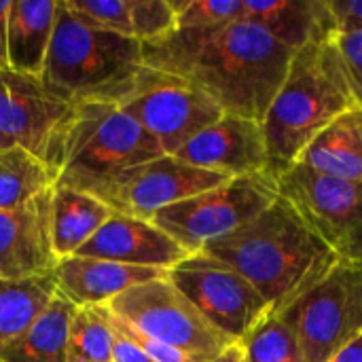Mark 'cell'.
<instances>
[{
    "instance_id": "7c38bea8",
    "label": "cell",
    "mask_w": 362,
    "mask_h": 362,
    "mask_svg": "<svg viewBox=\"0 0 362 362\" xmlns=\"http://www.w3.org/2000/svg\"><path fill=\"white\" fill-rule=\"evenodd\" d=\"M278 191L339 261L362 265V182L320 176L295 163L278 178Z\"/></svg>"
},
{
    "instance_id": "d590c367",
    "label": "cell",
    "mask_w": 362,
    "mask_h": 362,
    "mask_svg": "<svg viewBox=\"0 0 362 362\" xmlns=\"http://www.w3.org/2000/svg\"><path fill=\"white\" fill-rule=\"evenodd\" d=\"M212 362H246V358H244L242 348H240L238 344H231L227 350H223Z\"/></svg>"
},
{
    "instance_id": "9c48e42d",
    "label": "cell",
    "mask_w": 362,
    "mask_h": 362,
    "mask_svg": "<svg viewBox=\"0 0 362 362\" xmlns=\"http://www.w3.org/2000/svg\"><path fill=\"white\" fill-rule=\"evenodd\" d=\"M106 310L138 333L204 362H212L231 346L168 276L125 291L112 299Z\"/></svg>"
},
{
    "instance_id": "9a60e30c",
    "label": "cell",
    "mask_w": 362,
    "mask_h": 362,
    "mask_svg": "<svg viewBox=\"0 0 362 362\" xmlns=\"http://www.w3.org/2000/svg\"><path fill=\"white\" fill-rule=\"evenodd\" d=\"M51 193L0 212V280L53 274L59 259L51 246Z\"/></svg>"
},
{
    "instance_id": "83f0119b",
    "label": "cell",
    "mask_w": 362,
    "mask_h": 362,
    "mask_svg": "<svg viewBox=\"0 0 362 362\" xmlns=\"http://www.w3.org/2000/svg\"><path fill=\"white\" fill-rule=\"evenodd\" d=\"M64 2L85 25L134 38L129 0H64Z\"/></svg>"
},
{
    "instance_id": "7402d4cb",
    "label": "cell",
    "mask_w": 362,
    "mask_h": 362,
    "mask_svg": "<svg viewBox=\"0 0 362 362\" xmlns=\"http://www.w3.org/2000/svg\"><path fill=\"white\" fill-rule=\"evenodd\" d=\"M74 312L76 305L57 293L30 327L0 350V362H66L68 331Z\"/></svg>"
},
{
    "instance_id": "d4e9b609",
    "label": "cell",
    "mask_w": 362,
    "mask_h": 362,
    "mask_svg": "<svg viewBox=\"0 0 362 362\" xmlns=\"http://www.w3.org/2000/svg\"><path fill=\"white\" fill-rule=\"evenodd\" d=\"M112 329L104 308H76L66 346V362H112Z\"/></svg>"
},
{
    "instance_id": "4fadbf2b",
    "label": "cell",
    "mask_w": 362,
    "mask_h": 362,
    "mask_svg": "<svg viewBox=\"0 0 362 362\" xmlns=\"http://www.w3.org/2000/svg\"><path fill=\"white\" fill-rule=\"evenodd\" d=\"M227 176L161 155L117 176L100 195L115 212L151 221L159 210L225 185Z\"/></svg>"
},
{
    "instance_id": "f1b7e54d",
    "label": "cell",
    "mask_w": 362,
    "mask_h": 362,
    "mask_svg": "<svg viewBox=\"0 0 362 362\" xmlns=\"http://www.w3.org/2000/svg\"><path fill=\"white\" fill-rule=\"evenodd\" d=\"M132 32L142 45L157 42L176 30L172 0H129Z\"/></svg>"
},
{
    "instance_id": "8fae6325",
    "label": "cell",
    "mask_w": 362,
    "mask_h": 362,
    "mask_svg": "<svg viewBox=\"0 0 362 362\" xmlns=\"http://www.w3.org/2000/svg\"><path fill=\"white\" fill-rule=\"evenodd\" d=\"M168 280L231 344L242 341L272 314L267 301L242 274L204 252L170 269Z\"/></svg>"
},
{
    "instance_id": "ffe728a7",
    "label": "cell",
    "mask_w": 362,
    "mask_h": 362,
    "mask_svg": "<svg viewBox=\"0 0 362 362\" xmlns=\"http://www.w3.org/2000/svg\"><path fill=\"white\" fill-rule=\"evenodd\" d=\"M297 163L320 176L362 182V108L356 106L329 123Z\"/></svg>"
},
{
    "instance_id": "d6a6232c",
    "label": "cell",
    "mask_w": 362,
    "mask_h": 362,
    "mask_svg": "<svg viewBox=\"0 0 362 362\" xmlns=\"http://www.w3.org/2000/svg\"><path fill=\"white\" fill-rule=\"evenodd\" d=\"M104 308V305H102ZM104 314H106V308H104ZM106 320H108V325H110V329H112V335H115V339H112V362H155L151 361L132 339H127L112 322H110V318H108V314H106Z\"/></svg>"
},
{
    "instance_id": "30bf717a",
    "label": "cell",
    "mask_w": 362,
    "mask_h": 362,
    "mask_svg": "<svg viewBox=\"0 0 362 362\" xmlns=\"http://www.w3.org/2000/svg\"><path fill=\"white\" fill-rule=\"evenodd\" d=\"M119 106L157 140L163 155H176L223 115L221 106L197 85L148 66L142 68L136 87Z\"/></svg>"
},
{
    "instance_id": "e0dca14e",
    "label": "cell",
    "mask_w": 362,
    "mask_h": 362,
    "mask_svg": "<svg viewBox=\"0 0 362 362\" xmlns=\"http://www.w3.org/2000/svg\"><path fill=\"white\" fill-rule=\"evenodd\" d=\"M165 276L168 272L161 269L134 267L76 255L59 259L53 269L57 293L76 308L108 305L125 291Z\"/></svg>"
},
{
    "instance_id": "8992f818",
    "label": "cell",
    "mask_w": 362,
    "mask_h": 362,
    "mask_svg": "<svg viewBox=\"0 0 362 362\" xmlns=\"http://www.w3.org/2000/svg\"><path fill=\"white\" fill-rule=\"evenodd\" d=\"M278 197V182L267 174L231 178L216 189L159 210L151 221L189 255H197L210 242L250 223Z\"/></svg>"
},
{
    "instance_id": "1f68e13d",
    "label": "cell",
    "mask_w": 362,
    "mask_h": 362,
    "mask_svg": "<svg viewBox=\"0 0 362 362\" xmlns=\"http://www.w3.org/2000/svg\"><path fill=\"white\" fill-rule=\"evenodd\" d=\"M337 34L362 30V0H327Z\"/></svg>"
},
{
    "instance_id": "277c9868",
    "label": "cell",
    "mask_w": 362,
    "mask_h": 362,
    "mask_svg": "<svg viewBox=\"0 0 362 362\" xmlns=\"http://www.w3.org/2000/svg\"><path fill=\"white\" fill-rule=\"evenodd\" d=\"M144 68L142 42L85 25L64 0L47 53L42 83L74 104H121Z\"/></svg>"
},
{
    "instance_id": "4dcf8cb0",
    "label": "cell",
    "mask_w": 362,
    "mask_h": 362,
    "mask_svg": "<svg viewBox=\"0 0 362 362\" xmlns=\"http://www.w3.org/2000/svg\"><path fill=\"white\" fill-rule=\"evenodd\" d=\"M337 51L341 55L356 106L362 108V30L352 34H335Z\"/></svg>"
},
{
    "instance_id": "f546056e",
    "label": "cell",
    "mask_w": 362,
    "mask_h": 362,
    "mask_svg": "<svg viewBox=\"0 0 362 362\" xmlns=\"http://www.w3.org/2000/svg\"><path fill=\"white\" fill-rule=\"evenodd\" d=\"M106 308V305H104ZM106 314H108V318H110V322L127 337V339H132L151 361L155 362H204L199 361V358H195V356H191V354H187V352H180V350H176V348H172V346H165V344H161V341H157V339H151V337H146V335H142V333H138L136 329H132L129 325H125L121 318H117L115 314H110L108 310H106Z\"/></svg>"
},
{
    "instance_id": "484cf974",
    "label": "cell",
    "mask_w": 362,
    "mask_h": 362,
    "mask_svg": "<svg viewBox=\"0 0 362 362\" xmlns=\"http://www.w3.org/2000/svg\"><path fill=\"white\" fill-rule=\"evenodd\" d=\"M238 346L246 362H308L297 335L280 314H269Z\"/></svg>"
},
{
    "instance_id": "836d02e7",
    "label": "cell",
    "mask_w": 362,
    "mask_h": 362,
    "mask_svg": "<svg viewBox=\"0 0 362 362\" xmlns=\"http://www.w3.org/2000/svg\"><path fill=\"white\" fill-rule=\"evenodd\" d=\"M327 362H362V333L339 352H335Z\"/></svg>"
},
{
    "instance_id": "603a6c76",
    "label": "cell",
    "mask_w": 362,
    "mask_h": 362,
    "mask_svg": "<svg viewBox=\"0 0 362 362\" xmlns=\"http://www.w3.org/2000/svg\"><path fill=\"white\" fill-rule=\"evenodd\" d=\"M53 274L23 280H0V350L17 339L55 299Z\"/></svg>"
},
{
    "instance_id": "7a4b0ae2",
    "label": "cell",
    "mask_w": 362,
    "mask_h": 362,
    "mask_svg": "<svg viewBox=\"0 0 362 362\" xmlns=\"http://www.w3.org/2000/svg\"><path fill=\"white\" fill-rule=\"evenodd\" d=\"M202 252L242 274L267 301L272 316L291 308L339 261L282 195Z\"/></svg>"
},
{
    "instance_id": "ac0fdd59",
    "label": "cell",
    "mask_w": 362,
    "mask_h": 362,
    "mask_svg": "<svg viewBox=\"0 0 362 362\" xmlns=\"http://www.w3.org/2000/svg\"><path fill=\"white\" fill-rule=\"evenodd\" d=\"M244 17L263 25L291 51L337 34L327 0H244Z\"/></svg>"
},
{
    "instance_id": "5bb4252c",
    "label": "cell",
    "mask_w": 362,
    "mask_h": 362,
    "mask_svg": "<svg viewBox=\"0 0 362 362\" xmlns=\"http://www.w3.org/2000/svg\"><path fill=\"white\" fill-rule=\"evenodd\" d=\"M174 157L227 178L259 176L267 174L269 168L261 121L231 112H223L214 123L195 134Z\"/></svg>"
},
{
    "instance_id": "5b68a950",
    "label": "cell",
    "mask_w": 362,
    "mask_h": 362,
    "mask_svg": "<svg viewBox=\"0 0 362 362\" xmlns=\"http://www.w3.org/2000/svg\"><path fill=\"white\" fill-rule=\"evenodd\" d=\"M161 155L157 140L119 104H78L55 185L100 199L117 176Z\"/></svg>"
},
{
    "instance_id": "6da1fadb",
    "label": "cell",
    "mask_w": 362,
    "mask_h": 362,
    "mask_svg": "<svg viewBox=\"0 0 362 362\" xmlns=\"http://www.w3.org/2000/svg\"><path fill=\"white\" fill-rule=\"evenodd\" d=\"M293 53L246 17L216 28H176L165 38L142 45L144 66L187 78L223 112L255 121H263Z\"/></svg>"
},
{
    "instance_id": "cb8c5ba5",
    "label": "cell",
    "mask_w": 362,
    "mask_h": 362,
    "mask_svg": "<svg viewBox=\"0 0 362 362\" xmlns=\"http://www.w3.org/2000/svg\"><path fill=\"white\" fill-rule=\"evenodd\" d=\"M57 174L23 148L0 151V212L13 210L53 189Z\"/></svg>"
},
{
    "instance_id": "e575fe53",
    "label": "cell",
    "mask_w": 362,
    "mask_h": 362,
    "mask_svg": "<svg viewBox=\"0 0 362 362\" xmlns=\"http://www.w3.org/2000/svg\"><path fill=\"white\" fill-rule=\"evenodd\" d=\"M11 0H0V68L6 66V19H8Z\"/></svg>"
},
{
    "instance_id": "ba28073f",
    "label": "cell",
    "mask_w": 362,
    "mask_h": 362,
    "mask_svg": "<svg viewBox=\"0 0 362 362\" xmlns=\"http://www.w3.org/2000/svg\"><path fill=\"white\" fill-rule=\"evenodd\" d=\"M280 316L308 362H327L362 333V265L337 261Z\"/></svg>"
},
{
    "instance_id": "3957f363",
    "label": "cell",
    "mask_w": 362,
    "mask_h": 362,
    "mask_svg": "<svg viewBox=\"0 0 362 362\" xmlns=\"http://www.w3.org/2000/svg\"><path fill=\"white\" fill-rule=\"evenodd\" d=\"M356 108V100L337 51L335 34L312 40L293 53L286 78L261 125L267 142V174L291 170L305 146L337 117Z\"/></svg>"
},
{
    "instance_id": "2e32d148",
    "label": "cell",
    "mask_w": 362,
    "mask_h": 362,
    "mask_svg": "<svg viewBox=\"0 0 362 362\" xmlns=\"http://www.w3.org/2000/svg\"><path fill=\"white\" fill-rule=\"evenodd\" d=\"M76 257L170 272L191 255L153 221L112 212Z\"/></svg>"
},
{
    "instance_id": "4316f807",
    "label": "cell",
    "mask_w": 362,
    "mask_h": 362,
    "mask_svg": "<svg viewBox=\"0 0 362 362\" xmlns=\"http://www.w3.org/2000/svg\"><path fill=\"white\" fill-rule=\"evenodd\" d=\"M176 28H216L244 17V0H172Z\"/></svg>"
},
{
    "instance_id": "d6986e66",
    "label": "cell",
    "mask_w": 362,
    "mask_h": 362,
    "mask_svg": "<svg viewBox=\"0 0 362 362\" xmlns=\"http://www.w3.org/2000/svg\"><path fill=\"white\" fill-rule=\"evenodd\" d=\"M57 17V0H11L6 19V66L42 76Z\"/></svg>"
},
{
    "instance_id": "52a82bcc",
    "label": "cell",
    "mask_w": 362,
    "mask_h": 362,
    "mask_svg": "<svg viewBox=\"0 0 362 362\" xmlns=\"http://www.w3.org/2000/svg\"><path fill=\"white\" fill-rule=\"evenodd\" d=\"M76 110L42 78L0 68V151L23 148L59 174Z\"/></svg>"
},
{
    "instance_id": "44dd1931",
    "label": "cell",
    "mask_w": 362,
    "mask_h": 362,
    "mask_svg": "<svg viewBox=\"0 0 362 362\" xmlns=\"http://www.w3.org/2000/svg\"><path fill=\"white\" fill-rule=\"evenodd\" d=\"M112 208L98 197L53 185L51 193V246L57 259L76 255L95 231L112 216Z\"/></svg>"
}]
</instances>
